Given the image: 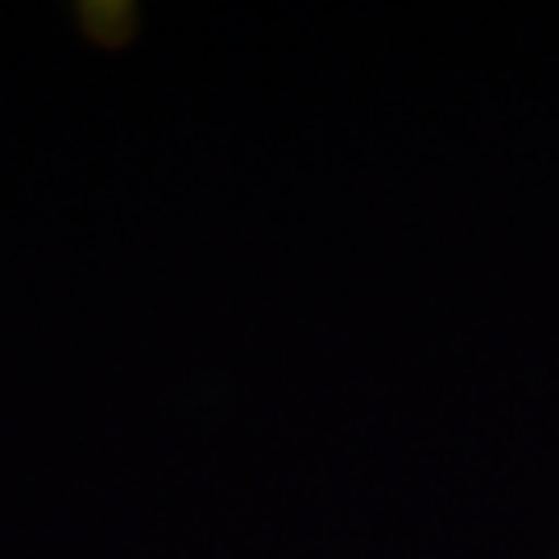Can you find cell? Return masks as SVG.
Instances as JSON below:
<instances>
[]
</instances>
